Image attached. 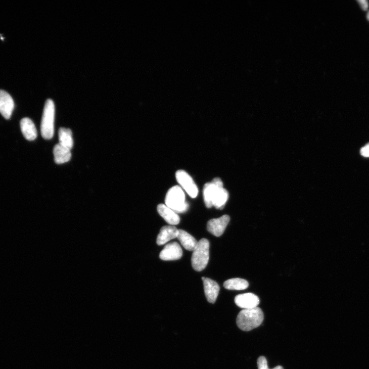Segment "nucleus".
I'll list each match as a JSON object with an SVG mask.
<instances>
[{"instance_id": "f257e3e1", "label": "nucleus", "mask_w": 369, "mask_h": 369, "mask_svg": "<svg viewBox=\"0 0 369 369\" xmlns=\"http://www.w3.org/2000/svg\"><path fill=\"white\" fill-rule=\"evenodd\" d=\"M203 196L205 205L210 208L223 209L229 198L228 192L224 188L222 180L214 178L211 182L206 183L204 187Z\"/></svg>"}, {"instance_id": "f03ea898", "label": "nucleus", "mask_w": 369, "mask_h": 369, "mask_svg": "<svg viewBox=\"0 0 369 369\" xmlns=\"http://www.w3.org/2000/svg\"><path fill=\"white\" fill-rule=\"evenodd\" d=\"M264 319L263 312L259 307L243 309L237 316V324L241 330L249 331L259 327Z\"/></svg>"}, {"instance_id": "7ed1b4c3", "label": "nucleus", "mask_w": 369, "mask_h": 369, "mask_svg": "<svg viewBox=\"0 0 369 369\" xmlns=\"http://www.w3.org/2000/svg\"><path fill=\"white\" fill-rule=\"evenodd\" d=\"M209 247L208 240L202 239L198 242L192 257V266L195 270L200 272L207 267L209 260Z\"/></svg>"}, {"instance_id": "20e7f679", "label": "nucleus", "mask_w": 369, "mask_h": 369, "mask_svg": "<svg viewBox=\"0 0 369 369\" xmlns=\"http://www.w3.org/2000/svg\"><path fill=\"white\" fill-rule=\"evenodd\" d=\"M55 117V103L52 99H48L45 103L41 124V134L44 139L51 140L54 136Z\"/></svg>"}, {"instance_id": "39448f33", "label": "nucleus", "mask_w": 369, "mask_h": 369, "mask_svg": "<svg viewBox=\"0 0 369 369\" xmlns=\"http://www.w3.org/2000/svg\"><path fill=\"white\" fill-rule=\"evenodd\" d=\"M165 204L176 213L186 212L189 208L186 195L178 186L173 187L168 191L166 196Z\"/></svg>"}, {"instance_id": "423d86ee", "label": "nucleus", "mask_w": 369, "mask_h": 369, "mask_svg": "<svg viewBox=\"0 0 369 369\" xmlns=\"http://www.w3.org/2000/svg\"><path fill=\"white\" fill-rule=\"evenodd\" d=\"M175 176L177 182L191 197L196 198L198 196V187L189 174L186 171L179 170L176 171Z\"/></svg>"}, {"instance_id": "0eeeda50", "label": "nucleus", "mask_w": 369, "mask_h": 369, "mask_svg": "<svg viewBox=\"0 0 369 369\" xmlns=\"http://www.w3.org/2000/svg\"><path fill=\"white\" fill-rule=\"evenodd\" d=\"M230 220V217L228 215L210 219L207 223V230L213 236L219 237L224 234Z\"/></svg>"}, {"instance_id": "6e6552de", "label": "nucleus", "mask_w": 369, "mask_h": 369, "mask_svg": "<svg viewBox=\"0 0 369 369\" xmlns=\"http://www.w3.org/2000/svg\"><path fill=\"white\" fill-rule=\"evenodd\" d=\"M182 255V251L180 245L176 242L166 245L160 254V257L163 261H176L179 260Z\"/></svg>"}, {"instance_id": "1a4fd4ad", "label": "nucleus", "mask_w": 369, "mask_h": 369, "mask_svg": "<svg viewBox=\"0 0 369 369\" xmlns=\"http://www.w3.org/2000/svg\"><path fill=\"white\" fill-rule=\"evenodd\" d=\"M236 304L243 309H250L257 307L260 304V299L252 293L239 294L235 299Z\"/></svg>"}, {"instance_id": "9d476101", "label": "nucleus", "mask_w": 369, "mask_h": 369, "mask_svg": "<svg viewBox=\"0 0 369 369\" xmlns=\"http://www.w3.org/2000/svg\"><path fill=\"white\" fill-rule=\"evenodd\" d=\"M15 107L14 101L6 91L0 90V114L6 119H10Z\"/></svg>"}, {"instance_id": "9b49d317", "label": "nucleus", "mask_w": 369, "mask_h": 369, "mask_svg": "<svg viewBox=\"0 0 369 369\" xmlns=\"http://www.w3.org/2000/svg\"><path fill=\"white\" fill-rule=\"evenodd\" d=\"M202 279L203 282L205 296L208 302L214 304L220 290L218 284L209 278L203 277Z\"/></svg>"}, {"instance_id": "f8f14e48", "label": "nucleus", "mask_w": 369, "mask_h": 369, "mask_svg": "<svg viewBox=\"0 0 369 369\" xmlns=\"http://www.w3.org/2000/svg\"><path fill=\"white\" fill-rule=\"evenodd\" d=\"M159 214L170 225H176L180 222V217L178 214L164 204H159L157 207Z\"/></svg>"}, {"instance_id": "ddd939ff", "label": "nucleus", "mask_w": 369, "mask_h": 369, "mask_svg": "<svg viewBox=\"0 0 369 369\" xmlns=\"http://www.w3.org/2000/svg\"><path fill=\"white\" fill-rule=\"evenodd\" d=\"M178 232V229L174 226L163 227L157 238V244L159 246H162L171 240L177 238Z\"/></svg>"}, {"instance_id": "4468645a", "label": "nucleus", "mask_w": 369, "mask_h": 369, "mask_svg": "<svg viewBox=\"0 0 369 369\" xmlns=\"http://www.w3.org/2000/svg\"><path fill=\"white\" fill-rule=\"evenodd\" d=\"M20 126L23 135L28 141H33L38 136L35 125L30 119H22L20 122Z\"/></svg>"}, {"instance_id": "2eb2a0df", "label": "nucleus", "mask_w": 369, "mask_h": 369, "mask_svg": "<svg viewBox=\"0 0 369 369\" xmlns=\"http://www.w3.org/2000/svg\"><path fill=\"white\" fill-rule=\"evenodd\" d=\"M55 162L57 164H62L69 162L71 158L70 150L61 145L59 143L54 148Z\"/></svg>"}, {"instance_id": "dca6fc26", "label": "nucleus", "mask_w": 369, "mask_h": 369, "mask_svg": "<svg viewBox=\"0 0 369 369\" xmlns=\"http://www.w3.org/2000/svg\"><path fill=\"white\" fill-rule=\"evenodd\" d=\"M178 231L177 239L179 241L181 245L187 250L194 251L198 242L187 232L181 229H178Z\"/></svg>"}, {"instance_id": "f3484780", "label": "nucleus", "mask_w": 369, "mask_h": 369, "mask_svg": "<svg viewBox=\"0 0 369 369\" xmlns=\"http://www.w3.org/2000/svg\"><path fill=\"white\" fill-rule=\"evenodd\" d=\"M59 144L71 151L73 146L72 133L70 129L61 128L59 131Z\"/></svg>"}, {"instance_id": "a211bd4d", "label": "nucleus", "mask_w": 369, "mask_h": 369, "mask_svg": "<svg viewBox=\"0 0 369 369\" xmlns=\"http://www.w3.org/2000/svg\"><path fill=\"white\" fill-rule=\"evenodd\" d=\"M249 286V283L245 280L240 278L229 279L224 283L225 289L230 290H243Z\"/></svg>"}, {"instance_id": "6ab92c4d", "label": "nucleus", "mask_w": 369, "mask_h": 369, "mask_svg": "<svg viewBox=\"0 0 369 369\" xmlns=\"http://www.w3.org/2000/svg\"><path fill=\"white\" fill-rule=\"evenodd\" d=\"M257 366L258 369H271L268 367L267 359L262 356L257 359ZM272 369H284V368L281 365H278Z\"/></svg>"}, {"instance_id": "aec40b11", "label": "nucleus", "mask_w": 369, "mask_h": 369, "mask_svg": "<svg viewBox=\"0 0 369 369\" xmlns=\"http://www.w3.org/2000/svg\"><path fill=\"white\" fill-rule=\"evenodd\" d=\"M360 154L364 157L369 158V143L362 148Z\"/></svg>"}, {"instance_id": "412c9836", "label": "nucleus", "mask_w": 369, "mask_h": 369, "mask_svg": "<svg viewBox=\"0 0 369 369\" xmlns=\"http://www.w3.org/2000/svg\"><path fill=\"white\" fill-rule=\"evenodd\" d=\"M357 2L363 11H365L367 10L368 8V4L366 0H358Z\"/></svg>"}, {"instance_id": "4be33fe9", "label": "nucleus", "mask_w": 369, "mask_h": 369, "mask_svg": "<svg viewBox=\"0 0 369 369\" xmlns=\"http://www.w3.org/2000/svg\"><path fill=\"white\" fill-rule=\"evenodd\" d=\"M366 17H367V19L368 20V21H369V12H368V13L367 14Z\"/></svg>"}]
</instances>
